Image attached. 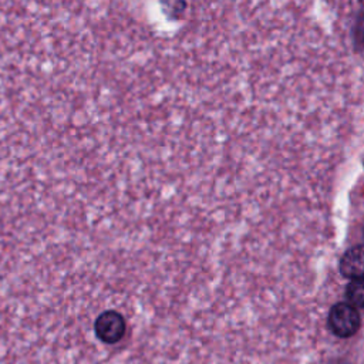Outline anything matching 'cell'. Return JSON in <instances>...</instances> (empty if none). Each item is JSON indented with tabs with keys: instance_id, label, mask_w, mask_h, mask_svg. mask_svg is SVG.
Here are the masks:
<instances>
[{
	"instance_id": "1",
	"label": "cell",
	"mask_w": 364,
	"mask_h": 364,
	"mask_svg": "<svg viewBox=\"0 0 364 364\" xmlns=\"http://www.w3.org/2000/svg\"><path fill=\"white\" fill-rule=\"evenodd\" d=\"M361 314L358 309L347 301L334 303L327 314V328L338 338H350L361 328Z\"/></svg>"
},
{
	"instance_id": "2",
	"label": "cell",
	"mask_w": 364,
	"mask_h": 364,
	"mask_svg": "<svg viewBox=\"0 0 364 364\" xmlns=\"http://www.w3.org/2000/svg\"><path fill=\"white\" fill-rule=\"evenodd\" d=\"M94 333L105 344H115L127 333V321L117 310H105L94 321Z\"/></svg>"
},
{
	"instance_id": "3",
	"label": "cell",
	"mask_w": 364,
	"mask_h": 364,
	"mask_svg": "<svg viewBox=\"0 0 364 364\" xmlns=\"http://www.w3.org/2000/svg\"><path fill=\"white\" fill-rule=\"evenodd\" d=\"M338 270L346 279L364 277V243L348 247L338 262Z\"/></svg>"
},
{
	"instance_id": "4",
	"label": "cell",
	"mask_w": 364,
	"mask_h": 364,
	"mask_svg": "<svg viewBox=\"0 0 364 364\" xmlns=\"http://www.w3.org/2000/svg\"><path fill=\"white\" fill-rule=\"evenodd\" d=\"M344 296L347 303H350L355 309L364 310V277L350 280L346 286Z\"/></svg>"
},
{
	"instance_id": "5",
	"label": "cell",
	"mask_w": 364,
	"mask_h": 364,
	"mask_svg": "<svg viewBox=\"0 0 364 364\" xmlns=\"http://www.w3.org/2000/svg\"><path fill=\"white\" fill-rule=\"evenodd\" d=\"M351 37L354 47L357 50L364 51V4L360 7V10L355 14L353 28H351Z\"/></svg>"
},
{
	"instance_id": "6",
	"label": "cell",
	"mask_w": 364,
	"mask_h": 364,
	"mask_svg": "<svg viewBox=\"0 0 364 364\" xmlns=\"http://www.w3.org/2000/svg\"><path fill=\"white\" fill-rule=\"evenodd\" d=\"M363 236H364V230H363Z\"/></svg>"
}]
</instances>
